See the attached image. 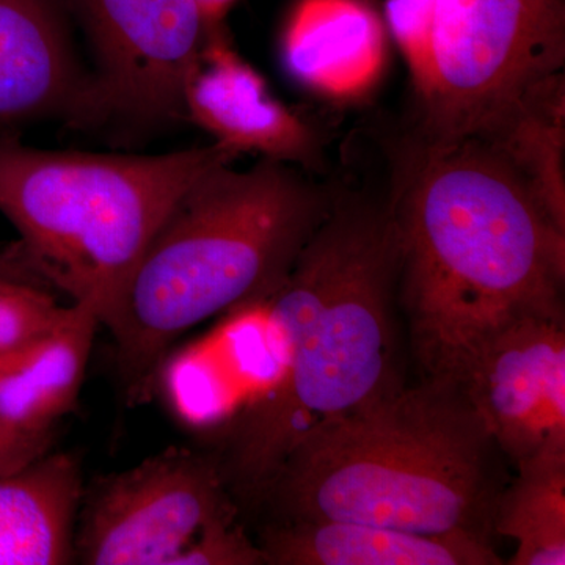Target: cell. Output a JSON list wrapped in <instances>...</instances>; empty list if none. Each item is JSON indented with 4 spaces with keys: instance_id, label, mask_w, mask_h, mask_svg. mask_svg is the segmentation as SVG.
<instances>
[{
    "instance_id": "6da1fadb",
    "label": "cell",
    "mask_w": 565,
    "mask_h": 565,
    "mask_svg": "<svg viewBox=\"0 0 565 565\" xmlns=\"http://www.w3.org/2000/svg\"><path fill=\"white\" fill-rule=\"evenodd\" d=\"M392 214L423 379L462 385L478 353L520 319L564 318L565 233L479 139L415 141Z\"/></svg>"
},
{
    "instance_id": "7a4b0ae2",
    "label": "cell",
    "mask_w": 565,
    "mask_h": 565,
    "mask_svg": "<svg viewBox=\"0 0 565 565\" xmlns=\"http://www.w3.org/2000/svg\"><path fill=\"white\" fill-rule=\"evenodd\" d=\"M399 239L392 207L337 199L270 297L278 375L245 408L222 465L226 486L263 500L305 435L399 386L393 292Z\"/></svg>"
},
{
    "instance_id": "3957f363",
    "label": "cell",
    "mask_w": 565,
    "mask_h": 565,
    "mask_svg": "<svg viewBox=\"0 0 565 565\" xmlns=\"http://www.w3.org/2000/svg\"><path fill=\"white\" fill-rule=\"evenodd\" d=\"M334 195L289 163H223L163 218L103 315L129 399L150 396L174 341L212 316L266 302L332 211Z\"/></svg>"
},
{
    "instance_id": "277c9868",
    "label": "cell",
    "mask_w": 565,
    "mask_h": 565,
    "mask_svg": "<svg viewBox=\"0 0 565 565\" xmlns=\"http://www.w3.org/2000/svg\"><path fill=\"white\" fill-rule=\"evenodd\" d=\"M462 386L399 385L299 441L264 493L282 520H340L493 544L508 476Z\"/></svg>"
},
{
    "instance_id": "5b68a950",
    "label": "cell",
    "mask_w": 565,
    "mask_h": 565,
    "mask_svg": "<svg viewBox=\"0 0 565 565\" xmlns=\"http://www.w3.org/2000/svg\"><path fill=\"white\" fill-rule=\"evenodd\" d=\"M223 145L166 154L51 151L0 137V212L21 236L22 258L73 303L103 315L184 192L233 163Z\"/></svg>"
},
{
    "instance_id": "8992f818",
    "label": "cell",
    "mask_w": 565,
    "mask_h": 565,
    "mask_svg": "<svg viewBox=\"0 0 565 565\" xmlns=\"http://www.w3.org/2000/svg\"><path fill=\"white\" fill-rule=\"evenodd\" d=\"M564 63V0H438L416 140L484 136Z\"/></svg>"
},
{
    "instance_id": "52a82bcc",
    "label": "cell",
    "mask_w": 565,
    "mask_h": 565,
    "mask_svg": "<svg viewBox=\"0 0 565 565\" xmlns=\"http://www.w3.org/2000/svg\"><path fill=\"white\" fill-rule=\"evenodd\" d=\"M74 556L87 565H181L212 526L236 520L218 460L170 448L85 493Z\"/></svg>"
},
{
    "instance_id": "ba28073f",
    "label": "cell",
    "mask_w": 565,
    "mask_h": 565,
    "mask_svg": "<svg viewBox=\"0 0 565 565\" xmlns=\"http://www.w3.org/2000/svg\"><path fill=\"white\" fill-rule=\"evenodd\" d=\"M92 46L98 125L185 120L184 84L206 25L193 0H66Z\"/></svg>"
},
{
    "instance_id": "9c48e42d",
    "label": "cell",
    "mask_w": 565,
    "mask_h": 565,
    "mask_svg": "<svg viewBox=\"0 0 565 565\" xmlns=\"http://www.w3.org/2000/svg\"><path fill=\"white\" fill-rule=\"evenodd\" d=\"M460 386L515 467L565 456L564 318L535 316L505 327L478 353Z\"/></svg>"
},
{
    "instance_id": "30bf717a",
    "label": "cell",
    "mask_w": 565,
    "mask_h": 565,
    "mask_svg": "<svg viewBox=\"0 0 565 565\" xmlns=\"http://www.w3.org/2000/svg\"><path fill=\"white\" fill-rule=\"evenodd\" d=\"M185 118L237 156L319 172L322 140L302 117L278 102L262 74L241 57L225 25L206 29L184 84Z\"/></svg>"
},
{
    "instance_id": "8fae6325",
    "label": "cell",
    "mask_w": 565,
    "mask_h": 565,
    "mask_svg": "<svg viewBox=\"0 0 565 565\" xmlns=\"http://www.w3.org/2000/svg\"><path fill=\"white\" fill-rule=\"evenodd\" d=\"M62 0H0V128L63 117L98 125L93 73L74 47Z\"/></svg>"
},
{
    "instance_id": "7c38bea8",
    "label": "cell",
    "mask_w": 565,
    "mask_h": 565,
    "mask_svg": "<svg viewBox=\"0 0 565 565\" xmlns=\"http://www.w3.org/2000/svg\"><path fill=\"white\" fill-rule=\"evenodd\" d=\"M282 65L334 103L366 98L384 77L386 25L366 0H297L281 32Z\"/></svg>"
},
{
    "instance_id": "4fadbf2b",
    "label": "cell",
    "mask_w": 565,
    "mask_h": 565,
    "mask_svg": "<svg viewBox=\"0 0 565 565\" xmlns=\"http://www.w3.org/2000/svg\"><path fill=\"white\" fill-rule=\"evenodd\" d=\"M269 565H500L493 544L468 534H416L340 520H282L259 542Z\"/></svg>"
},
{
    "instance_id": "5bb4252c",
    "label": "cell",
    "mask_w": 565,
    "mask_h": 565,
    "mask_svg": "<svg viewBox=\"0 0 565 565\" xmlns=\"http://www.w3.org/2000/svg\"><path fill=\"white\" fill-rule=\"evenodd\" d=\"M99 326L95 305L73 303L50 332L0 355V419L21 433H54L79 401Z\"/></svg>"
},
{
    "instance_id": "9a60e30c",
    "label": "cell",
    "mask_w": 565,
    "mask_h": 565,
    "mask_svg": "<svg viewBox=\"0 0 565 565\" xmlns=\"http://www.w3.org/2000/svg\"><path fill=\"white\" fill-rule=\"evenodd\" d=\"M82 498L79 462L65 452L0 476V565L73 563Z\"/></svg>"
},
{
    "instance_id": "2e32d148",
    "label": "cell",
    "mask_w": 565,
    "mask_h": 565,
    "mask_svg": "<svg viewBox=\"0 0 565 565\" xmlns=\"http://www.w3.org/2000/svg\"><path fill=\"white\" fill-rule=\"evenodd\" d=\"M564 136L565 81L564 73H557L526 92L489 132L476 137L519 174L546 221L561 233H565Z\"/></svg>"
},
{
    "instance_id": "e0dca14e",
    "label": "cell",
    "mask_w": 565,
    "mask_h": 565,
    "mask_svg": "<svg viewBox=\"0 0 565 565\" xmlns=\"http://www.w3.org/2000/svg\"><path fill=\"white\" fill-rule=\"evenodd\" d=\"M498 498L493 533L511 537V565L565 564V456L537 457Z\"/></svg>"
},
{
    "instance_id": "ac0fdd59",
    "label": "cell",
    "mask_w": 565,
    "mask_h": 565,
    "mask_svg": "<svg viewBox=\"0 0 565 565\" xmlns=\"http://www.w3.org/2000/svg\"><path fill=\"white\" fill-rule=\"evenodd\" d=\"M40 282L0 278V355L31 343L70 313Z\"/></svg>"
},
{
    "instance_id": "d6986e66",
    "label": "cell",
    "mask_w": 565,
    "mask_h": 565,
    "mask_svg": "<svg viewBox=\"0 0 565 565\" xmlns=\"http://www.w3.org/2000/svg\"><path fill=\"white\" fill-rule=\"evenodd\" d=\"M437 7L438 0H386L385 25L407 63L416 99L430 81Z\"/></svg>"
},
{
    "instance_id": "ffe728a7",
    "label": "cell",
    "mask_w": 565,
    "mask_h": 565,
    "mask_svg": "<svg viewBox=\"0 0 565 565\" xmlns=\"http://www.w3.org/2000/svg\"><path fill=\"white\" fill-rule=\"evenodd\" d=\"M54 433L28 434L0 419V476L13 473L51 451Z\"/></svg>"
},
{
    "instance_id": "44dd1931",
    "label": "cell",
    "mask_w": 565,
    "mask_h": 565,
    "mask_svg": "<svg viewBox=\"0 0 565 565\" xmlns=\"http://www.w3.org/2000/svg\"><path fill=\"white\" fill-rule=\"evenodd\" d=\"M0 278H13V280H25L40 282L43 281L32 273L31 267L22 258L20 247L17 250L3 253L0 255Z\"/></svg>"
},
{
    "instance_id": "7402d4cb",
    "label": "cell",
    "mask_w": 565,
    "mask_h": 565,
    "mask_svg": "<svg viewBox=\"0 0 565 565\" xmlns=\"http://www.w3.org/2000/svg\"><path fill=\"white\" fill-rule=\"evenodd\" d=\"M206 29L217 28L237 0H193Z\"/></svg>"
}]
</instances>
